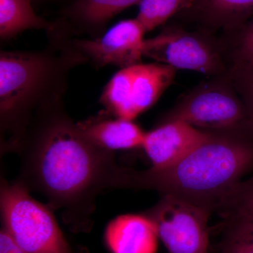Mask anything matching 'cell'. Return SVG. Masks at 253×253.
<instances>
[{
	"instance_id": "17",
	"label": "cell",
	"mask_w": 253,
	"mask_h": 253,
	"mask_svg": "<svg viewBox=\"0 0 253 253\" xmlns=\"http://www.w3.org/2000/svg\"><path fill=\"white\" fill-rule=\"evenodd\" d=\"M232 51V81L253 76V16L236 28Z\"/></svg>"
},
{
	"instance_id": "3",
	"label": "cell",
	"mask_w": 253,
	"mask_h": 253,
	"mask_svg": "<svg viewBox=\"0 0 253 253\" xmlns=\"http://www.w3.org/2000/svg\"><path fill=\"white\" fill-rule=\"evenodd\" d=\"M61 38L42 51H1V152H14L36 113L61 101L70 70L86 61Z\"/></svg>"
},
{
	"instance_id": "9",
	"label": "cell",
	"mask_w": 253,
	"mask_h": 253,
	"mask_svg": "<svg viewBox=\"0 0 253 253\" xmlns=\"http://www.w3.org/2000/svg\"><path fill=\"white\" fill-rule=\"evenodd\" d=\"M145 33L135 18L120 21L100 38L74 40L73 43L86 61L96 67L112 65L124 68L140 63Z\"/></svg>"
},
{
	"instance_id": "10",
	"label": "cell",
	"mask_w": 253,
	"mask_h": 253,
	"mask_svg": "<svg viewBox=\"0 0 253 253\" xmlns=\"http://www.w3.org/2000/svg\"><path fill=\"white\" fill-rule=\"evenodd\" d=\"M208 131L179 121L161 122L146 132L142 149L153 169L171 167L181 161L201 142Z\"/></svg>"
},
{
	"instance_id": "19",
	"label": "cell",
	"mask_w": 253,
	"mask_h": 253,
	"mask_svg": "<svg viewBox=\"0 0 253 253\" xmlns=\"http://www.w3.org/2000/svg\"><path fill=\"white\" fill-rule=\"evenodd\" d=\"M224 215L234 214L253 223V177L241 181L219 208Z\"/></svg>"
},
{
	"instance_id": "18",
	"label": "cell",
	"mask_w": 253,
	"mask_h": 253,
	"mask_svg": "<svg viewBox=\"0 0 253 253\" xmlns=\"http://www.w3.org/2000/svg\"><path fill=\"white\" fill-rule=\"evenodd\" d=\"M193 0H141L136 18L146 33L166 22L179 11L188 9Z\"/></svg>"
},
{
	"instance_id": "16",
	"label": "cell",
	"mask_w": 253,
	"mask_h": 253,
	"mask_svg": "<svg viewBox=\"0 0 253 253\" xmlns=\"http://www.w3.org/2000/svg\"><path fill=\"white\" fill-rule=\"evenodd\" d=\"M219 244L221 253H253V223L234 214H226Z\"/></svg>"
},
{
	"instance_id": "12",
	"label": "cell",
	"mask_w": 253,
	"mask_h": 253,
	"mask_svg": "<svg viewBox=\"0 0 253 253\" xmlns=\"http://www.w3.org/2000/svg\"><path fill=\"white\" fill-rule=\"evenodd\" d=\"M76 124L91 144L112 152L142 148L146 134L133 121L113 117L106 112Z\"/></svg>"
},
{
	"instance_id": "6",
	"label": "cell",
	"mask_w": 253,
	"mask_h": 253,
	"mask_svg": "<svg viewBox=\"0 0 253 253\" xmlns=\"http://www.w3.org/2000/svg\"><path fill=\"white\" fill-rule=\"evenodd\" d=\"M175 73V68L158 62L121 68L105 86L100 103L113 117L133 121L158 101Z\"/></svg>"
},
{
	"instance_id": "21",
	"label": "cell",
	"mask_w": 253,
	"mask_h": 253,
	"mask_svg": "<svg viewBox=\"0 0 253 253\" xmlns=\"http://www.w3.org/2000/svg\"><path fill=\"white\" fill-rule=\"evenodd\" d=\"M0 253H26L13 239L6 229L0 231Z\"/></svg>"
},
{
	"instance_id": "11",
	"label": "cell",
	"mask_w": 253,
	"mask_h": 253,
	"mask_svg": "<svg viewBox=\"0 0 253 253\" xmlns=\"http://www.w3.org/2000/svg\"><path fill=\"white\" fill-rule=\"evenodd\" d=\"M111 253H156L157 228L146 214H126L110 221L104 234Z\"/></svg>"
},
{
	"instance_id": "8",
	"label": "cell",
	"mask_w": 253,
	"mask_h": 253,
	"mask_svg": "<svg viewBox=\"0 0 253 253\" xmlns=\"http://www.w3.org/2000/svg\"><path fill=\"white\" fill-rule=\"evenodd\" d=\"M144 56L176 70H190L209 76L224 71L219 50L209 40L179 28H169L145 40Z\"/></svg>"
},
{
	"instance_id": "14",
	"label": "cell",
	"mask_w": 253,
	"mask_h": 253,
	"mask_svg": "<svg viewBox=\"0 0 253 253\" xmlns=\"http://www.w3.org/2000/svg\"><path fill=\"white\" fill-rule=\"evenodd\" d=\"M46 30L51 33L54 25L35 13L32 0H0V37L12 39L27 30Z\"/></svg>"
},
{
	"instance_id": "1",
	"label": "cell",
	"mask_w": 253,
	"mask_h": 253,
	"mask_svg": "<svg viewBox=\"0 0 253 253\" xmlns=\"http://www.w3.org/2000/svg\"><path fill=\"white\" fill-rule=\"evenodd\" d=\"M15 152L21 159L17 181L45 196L76 231L91 227L98 195L118 189L123 168L114 154L88 141L61 101L36 113Z\"/></svg>"
},
{
	"instance_id": "13",
	"label": "cell",
	"mask_w": 253,
	"mask_h": 253,
	"mask_svg": "<svg viewBox=\"0 0 253 253\" xmlns=\"http://www.w3.org/2000/svg\"><path fill=\"white\" fill-rule=\"evenodd\" d=\"M187 10L201 23L234 31L253 16V0H193Z\"/></svg>"
},
{
	"instance_id": "20",
	"label": "cell",
	"mask_w": 253,
	"mask_h": 253,
	"mask_svg": "<svg viewBox=\"0 0 253 253\" xmlns=\"http://www.w3.org/2000/svg\"><path fill=\"white\" fill-rule=\"evenodd\" d=\"M234 85L241 94L250 122L253 127V76L233 81Z\"/></svg>"
},
{
	"instance_id": "7",
	"label": "cell",
	"mask_w": 253,
	"mask_h": 253,
	"mask_svg": "<svg viewBox=\"0 0 253 253\" xmlns=\"http://www.w3.org/2000/svg\"><path fill=\"white\" fill-rule=\"evenodd\" d=\"M145 213L154 221L168 253H208L211 210L166 195Z\"/></svg>"
},
{
	"instance_id": "2",
	"label": "cell",
	"mask_w": 253,
	"mask_h": 253,
	"mask_svg": "<svg viewBox=\"0 0 253 253\" xmlns=\"http://www.w3.org/2000/svg\"><path fill=\"white\" fill-rule=\"evenodd\" d=\"M207 131L204 140L171 167L140 171L125 168L120 188L154 190L212 212L219 210L253 169V131Z\"/></svg>"
},
{
	"instance_id": "5",
	"label": "cell",
	"mask_w": 253,
	"mask_h": 253,
	"mask_svg": "<svg viewBox=\"0 0 253 253\" xmlns=\"http://www.w3.org/2000/svg\"><path fill=\"white\" fill-rule=\"evenodd\" d=\"M172 121L204 130L253 131L244 102L229 81L210 82L190 91L160 121Z\"/></svg>"
},
{
	"instance_id": "4",
	"label": "cell",
	"mask_w": 253,
	"mask_h": 253,
	"mask_svg": "<svg viewBox=\"0 0 253 253\" xmlns=\"http://www.w3.org/2000/svg\"><path fill=\"white\" fill-rule=\"evenodd\" d=\"M16 180L1 179L3 228L26 253H72L51 210L32 198Z\"/></svg>"
},
{
	"instance_id": "15",
	"label": "cell",
	"mask_w": 253,
	"mask_h": 253,
	"mask_svg": "<svg viewBox=\"0 0 253 253\" xmlns=\"http://www.w3.org/2000/svg\"><path fill=\"white\" fill-rule=\"evenodd\" d=\"M141 0H78L70 14L74 19L87 28L104 26L111 18Z\"/></svg>"
}]
</instances>
